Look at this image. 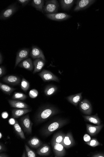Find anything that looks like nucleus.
Listing matches in <instances>:
<instances>
[{
	"label": "nucleus",
	"mask_w": 104,
	"mask_h": 157,
	"mask_svg": "<svg viewBox=\"0 0 104 157\" xmlns=\"http://www.w3.org/2000/svg\"><path fill=\"white\" fill-rule=\"evenodd\" d=\"M21 127L24 131L28 134H31L32 133V128L33 123L31 121L28 114L23 117L20 120Z\"/></svg>",
	"instance_id": "5"
},
{
	"label": "nucleus",
	"mask_w": 104,
	"mask_h": 157,
	"mask_svg": "<svg viewBox=\"0 0 104 157\" xmlns=\"http://www.w3.org/2000/svg\"><path fill=\"white\" fill-rule=\"evenodd\" d=\"M30 49L23 48L20 50L17 54L15 68L23 60L28 58Z\"/></svg>",
	"instance_id": "9"
},
{
	"label": "nucleus",
	"mask_w": 104,
	"mask_h": 157,
	"mask_svg": "<svg viewBox=\"0 0 104 157\" xmlns=\"http://www.w3.org/2000/svg\"><path fill=\"white\" fill-rule=\"evenodd\" d=\"M53 151L56 157H63L66 154V151L64 146L60 143L51 142Z\"/></svg>",
	"instance_id": "8"
},
{
	"label": "nucleus",
	"mask_w": 104,
	"mask_h": 157,
	"mask_svg": "<svg viewBox=\"0 0 104 157\" xmlns=\"http://www.w3.org/2000/svg\"><path fill=\"white\" fill-rule=\"evenodd\" d=\"M59 4L57 1L51 0L47 1L44 6L43 13L46 14H54L57 12Z\"/></svg>",
	"instance_id": "3"
},
{
	"label": "nucleus",
	"mask_w": 104,
	"mask_h": 157,
	"mask_svg": "<svg viewBox=\"0 0 104 157\" xmlns=\"http://www.w3.org/2000/svg\"><path fill=\"white\" fill-rule=\"evenodd\" d=\"M38 95V91L35 89L31 90L29 92V97L32 99H35L37 98Z\"/></svg>",
	"instance_id": "34"
},
{
	"label": "nucleus",
	"mask_w": 104,
	"mask_h": 157,
	"mask_svg": "<svg viewBox=\"0 0 104 157\" xmlns=\"http://www.w3.org/2000/svg\"><path fill=\"white\" fill-rule=\"evenodd\" d=\"M0 89L4 92L10 95L16 89L13 88L1 82L0 83Z\"/></svg>",
	"instance_id": "28"
},
{
	"label": "nucleus",
	"mask_w": 104,
	"mask_h": 157,
	"mask_svg": "<svg viewBox=\"0 0 104 157\" xmlns=\"http://www.w3.org/2000/svg\"><path fill=\"white\" fill-rule=\"evenodd\" d=\"M27 157H36L37 155L33 150L30 149L27 144L25 145Z\"/></svg>",
	"instance_id": "32"
},
{
	"label": "nucleus",
	"mask_w": 104,
	"mask_h": 157,
	"mask_svg": "<svg viewBox=\"0 0 104 157\" xmlns=\"http://www.w3.org/2000/svg\"><path fill=\"white\" fill-rule=\"evenodd\" d=\"M17 1L24 7L27 5L31 1L30 0H18Z\"/></svg>",
	"instance_id": "35"
},
{
	"label": "nucleus",
	"mask_w": 104,
	"mask_h": 157,
	"mask_svg": "<svg viewBox=\"0 0 104 157\" xmlns=\"http://www.w3.org/2000/svg\"><path fill=\"white\" fill-rule=\"evenodd\" d=\"M18 66L30 71H32L34 69L33 62L31 58L25 59L21 62Z\"/></svg>",
	"instance_id": "15"
},
{
	"label": "nucleus",
	"mask_w": 104,
	"mask_h": 157,
	"mask_svg": "<svg viewBox=\"0 0 104 157\" xmlns=\"http://www.w3.org/2000/svg\"><path fill=\"white\" fill-rule=\"evenodd\" d=\"M62 144L66 148H70L75 144V141L71 133L69 132L66 134Z\"/></svg>",
	"instance_id": "13"
},
{
	"label": "nucleus",
	"mask_w": 104,
	"mask_h": 157,
	"mask_svg": "<svg viewBox=\"0 0 104 157\" xmlns=\"http://www.w3.org/2000/svg\"><path fill=\"white\" fill-rule=\"evenodd\" d=\"M83 139L86 142H88L91 140V138L90 136L87 134H85L83 137Z\"/></svg>",
	"instance_id": "37"
},
{
	"label": "nucleus",
	"mask_w": 104,
	"mask_h": 157,
	"mask_svg": "<svg viewBox=\"0 0 104 157\" xmlns=\"http://www.w3.org/2000/svg\"><path fill=\"white\" fill-rule=\"evenodd\" d=\"M8 114L6 111L3 112L2 114V117L4 119H6L8 118Z\"/></svg>",
	"instance_id": "39"
},
{
	"label": "nucleus",
	"mask_w": 104,
	"mask_h": 157,
	"mask_svg": "<svg viewBox=\"0 0 104 157\" xmlns=\"http://www.w3.org/2000/svg\"><path fill=\"white\" fill-rule=\"evenodd\" d=\"M30 56L33 59L41 58L46 61L45 58L43 51L36 46L32 47V50L30 52Z\"/></svg>",
	"instance_id": "12"
},
{
	"label": "nucleus",
	"mask_w": 104,
	"mask_h": 157,
	"mask_svg": "<svg viewBox=\"0 0 104 157\" xmlns=\"http://www.w3.org/2000/svg\"><path fill=\"white\" fill-rule=\"evenodd\" d=\"M46 61L41 58L35 59L33 61V64L34 66V69L33 74L40 72L44 66Z\"/></svg>",
	"instance_id": "19"
},
{
	"label": "nucleus",
	"mask_w": 104,
	"mask_h": 157,
	"mask_svg": "<svg viewBox=\"0 0 104 157\" xmlns=\"http://www.w3.org/2000/svg\"><path fill=\"white\" fill-rule=\"evenodd\" d=\"M59 112L58 109L54 106H47L41 108L36 115V122L37 123H42Z\"/></svg>",
	"instance_id": "1"
},
{
	"label": "nucleus",
	"mask_w": 104,
	"mask_h": 157,
	"mask_svg": "<svg viewBox=\"0 0 104 157\" xmlns=\"http://www.w3.org/2000/svg\"><path fill=\"white\" fill-rule=\"evenodd\" d=\"M79 107L81 111L85 114L90 115L92 113L91 104L89 101L86 99L83 100L80 102Z\"/></svg>",
	"instance_id": "10"
},
{
	"label": "nucleus",
	"mask_w": 104,
	"mask_h": 157,
	"mask_svg": "<svg viewBox=\"0 0 104 157\" xmlns=\"http://www.w3.org/2000/svg\"><path fill=\"white\" fill-rule=\"evenodd\" d=\"M0 58H1V59H0V64H2V63L3 62V57L1 53V54H0Z\"/></svg>",
	"instance_id": "43"
},
{
	"label": "nucleus",
	"mask_w": 104,
	"mask_h": 157,
	"mask_svg": "<svg viewBox=\"0 0 104 157\" xmlns=\"http://www.w3.org/2000/svg\"><path fill=\"white\" fill-rule=\"evenodd\" d=\"M3 80V81L8 84L15 85H18L20 83V78L15 75H8L4 77Z\"/></svg>",
	"instance_id": "18"
},
{
	"label": "nucleus",
	"mask_w": 104,
	"mask_h": 157,
	"mask_svg": "<svg viewBox=\"0 0 104 157\" xmlns=\"http://www.w3.org/2000/svg\"><path fill=\"white\" fill-rule=\"evenodd\" d=\"M5 73V69L3 66L0 67V77H2Z\"/></svg>",
	"instance_id": "36"
},
{
	"label": "nucleus",
	"mask_w": 104,
	"mask_h": 157,
	"mask_svg": "<svg viewBox=\"0 0 104 157\" xmlns=\"http://www.w3.org/2000/svg\"><path fill=\"white\" fill-rule=\"evenodd\" d=\"M16 120L14 118H11L8 121L9 124L11 125H14L15 123Z\"/></svg>",
	"instance_id": "40"
},
{
	"label": "nucleus",
	"mask_w": 104,
	"mask_h": 157,
	"mask_svg": "<svg viewBox=\"0 0 104 157\" xmlns=\"http://www.w3.org/2000/svg\"><path fill=\"white\" fill-rule=\"evenodd\" d=\"M44 2V0H33L32 1L31 5L38 11L43 13Z\"/></svg>",
	"instance_id": "22"
},
{
	"label": "nucleus",
	"mask_w": 104,
	"mask_h": 157,
	"mask_svg": "<svg viewBox=\"0 0 104 157\" xmlns=\"http://www.w3.org/2000/svg\"><path fill=\"white\" fill-rule=\"evenodd\" d=\"M18 7L15 4H12L1 12L0 19L6 20L9 19L17 11Z\"/></svg>",
	"instance_id": "4"
},
{
	"label": "nucleus",
	"mask_w": 104,
	"mask_h": 157,
	"mask_svg": "<svg viewBox=\"0 0 104 157\" xmlns=\"http://www.w3.org/2000/svg\"><path fill=\"white\" fill-rule=\"evenodd\" d=\"M82 92H81L75 95L69 96L67 97V99L69 102L74 106H77L82 99Z\"/></svg>",
	"instance_id": "20"
},
{
	"label": "nucleus",
	"mask_w": 104,
	"mask_h": 157,
	"mask_svg": "<svg viewBox=\"0 0 104 157\" xmlns=\"http://www.w3.org/2000/svg\"><path fill=\"white\" fill-rule=\"evenodd\" d=\"M92 157H104V153H99L93 155Z\"/></svg>",
	"instance_id": "41"
},
{
	"label": "nucleus",
	"mask_w": 104,
	"mask_h": 157,
	"mask_svg": "<svg viewBox=\"0 0 104 157\" xmlns=\"http://www.w3.org/2000/svg\"><path fill=\"white\" fill-rule=\"evenodd\" d=\"M8 102L10 106L13 108L19 109H29V106L24 102L18 100H9Z\"/></svg>",
	"instance_id": "14"
},
{
	"label": "nucleus",
	"mask_w": 104,
	"mask_h": 157,
	"mask_svg": "<svg viewBox=\"0 0 104 157\" xmlns=\"http://www.w3.org/2000/svg\"><path fill=\"white\" fill-rule=\"evenodd\" d=\"M13 127L15 132L19 137L23 139H26L24 133L17 121L16 120Z\"/></svg>",
	"instance_id": "27"
},
{
	"label": "nucleus",
	"mask_w": 104,
	"mask_h": 157,
	"mask_svg": "<svg viewBox=\"0 0 104 157\" xmlns=\"http://www.w3.org/2000/svg\"><path fill=\"white\" fill-rule=\"evenodd\" d=\"M0 157H7L8 156L5 153H2L0 154Z\"/></svg>",
	"instance_id": "42"
},
{
	"label": "nucleus",
	"mask_w": 104,
	"mask_h": 157,
	"mask_svg": "<svg viewBox=\"0 0 104 157\" xmlns=\"http://www.w3.org/2000/svg\"><path fill=\"white\" fill-rule=\"evenodd\" d=\"M31 111L32 110L29 109L15 108L12 110V116L15 119L24 116Z\"/></svg>",
	"instance_id": "17"
},
{
	"label": "nucleus",
	"mask_w": 104,
	"mask_h": 157,
	"mask_svg": "<svg viewBox=\"0 0 104 157\" xmlns=\"http://www.w3.org/2000/svg\"><path fill=\"white\" fill-rule=\"evenodd\" d=\"M86 129L88 133L91 136H94L99 133L103 127V125H100L98 126H94L86 124Z\"/></svg>",
	"instance_id": "16"
},
{
	"label": "nucleus",
	"mask_w": 104,
	"mask_h": 157,
	"mask_svg": "<svg viewBox=\"0 0 104 157\" xmlns=\"http://www.w3.org/2000/svg\"><path fill=\"white\" fill-rule=\"evenodd\" d=\"M46 16L50 19L58 22L62 21L68 19L71 17V16L65 13L46 14Z\"/></svg>",
	"instance_id": "11"
},
{
	"label": "nucleus",
	"mask_w": 104,
	"mask_h": 157,
	"mask_svg": "<svg viewBox=\"0 0 104 157\" xmlns=\"http://www.w3.org/2000/svg\"><path fill=\"white\" fill-rule=\"evenodd\" d=\"M75 2L74 0H61L60 1L61 7L65 10H69L73 5Z\"/></svg>",
	"instance_id": "25"
},
{
	"label": "nucleus",
	"mask_w": 104,
	"mask_h": 157,
	"mask_svg": "<svg viewBox=\"0 0 104 157\" xmlns=\"http://www.w3.org/2000/svg\"><path fill=\"white\" fill-rule=\"evenodd\" d=\"M27 98L25 94L22 92H15L12 97L13 100H24Z\"/></svg>",
	"instance_id": "30"
},
{
	"label": "nucleus",
	"mask_w": 104,
	"mask_h": 157,
	"mask_svg": "<svg viewBox=\"0 0 104 157\" xmlns=\"http://www.w3.org/2000/svg\"><path fill=\"white\" fill-rule=\"evenodd\" d=\"M38 75L44 82L54 81L59 82V78L50 71L44 70L38 74Z\"/></svg>",
	"instance_id": "6"
},
{
	"label": "nucleus",
	"mask_w": 104,
	"mask_h": 157,
	"mask_svg": "<svg viewBox=\"0 0 104 157\" xmlns=\"http://www.w3.org/2000/svg\"><path fill=\"white\" fill-rule=\"evenodd\" d=\"M83 117L85 121L96 124L98 125H100L101 121L97 113L95 115L91 116H84Z\"/></svg>",
	"instance_id": "23"
},
{
	"label": "nucleus",
	"mask_w": 104,
	"mask_h": 157,
	"mask_svg": "<svg viewBox=\"0 0 104 157\" xmlns=\"http://www.w3.org/2000/svg\"><path fill=\"white\" fill-rule=\"evenodd\" d=\"M21 87L24 91H27L30 88V84L28 82L23 78L21 84Z\"/></svg>",
	"instance_id": "31"
},
{
	"label": "nucleus",
	"mask_w": 104,
	"mask_h": 157,
	"mask_svg": "<svg viewBox=\"0 0 104 157\" xmlns=\"http://www.w3.org/2000/svg\"><path fill=\"white\" fill-rule=\"evenodd\" d=\"M28 143L31 147L34 148H37L42 145V142L40 140L35 137L31 138L28 141Z\"/></svg>",
	"instance_id": "24"
},
{
	"label": "nucleus",
	"mask_w": 104,
	"mask_h": 157,
	"mask_svg": "<svg viewBox=\"0 0 104 157\" xmlns=\"http://www.w3.org/2000/svg\"><path fill=\"white\" fill-rule=\"evenodd\" d=\"M96 1H93V0H79V1H78L74 9V11L77 12L86 9L94 3Z\"/></svg>",
	"instance_id": "7"
},
{
	"label": "nucleus",
	"mask_w": 104,
	"mask_h": 157,
	"mask_svg": "<svg viewBox=\"0 0 104 157\" xmlns=\"http://www.w3.org/2000/svg\"><path fill=\"white\" fill-rule=\"evenodd\" d=\"M22 157H27L26 151H24V153H23V154Z\"/></svg>",
	"instance_id": "44"
},
{
	"label": "nucleus",
	"mask_w": 104,
	"mask_h": 157,
	"mask_svg": "<svg viewBox=\"0 0 104 157\" xmlns=\"http://www.w3.org/2000/svg\"><path fill=\"white\" fill-rule=\"evenodd\" d=\"M50 146L48 145L44 144L41 146L37 150V153L41 156H47L50 153Z\"/></svg>",
	"instance_id": "21"
},
{
	"label": "nucleus",
	"mask_w": 104,
	"mask_h": 157,
	"mask_svg": "<svg viewBox=\"0 0 104 157\" xmlns=\"http://www.w3.org/2000/svg\"><path fill=\"white\" fill-rule=\"evenodd\" d=\"M6 151V149L5 145L2 143H0V153H1Z\"/></svg>",
	"instance_id": "38"
},
{
	"label": "nucleus",
	"mask_w": 104,
	"mask_h": 157,
	"mask_svg": "<svg viewBox=\"0 0 104 157\" xmlns=\"http://www.w3.org/2000/svg\"><path fill=\"white\" fill-rule=\"evenodd\" d=\"M86 144L92 147H95L101 145V144L95 138L92 139L89 141L86 142Z\"/></svg>",
	"instance_id": "33"
},
{
	"label": "nucleus",
	"mask_w": 104,
	"mask_h": 157,
	"mask_svg": "<svg viewBox=\"0 0 104 157\" xmlns=\"http://www.w3.org/2000/svg\"><path fill=\"white\" fill-rule=\"evenodd\" d=\"M58 89L57 87L54 85H49L45 88L44 92L47 96H50L53 95L57 92Z\"/></svg>",
	"instance_id": "29"
},
{
	"label": "nucleus",
	"mask_w": 104,
	"mask_h": 157,
	"mask_svg": "<svg viewBox=\"0 0 104 157\" xmlns=\"http://www.w3.org/2000/svg\"><path fill=\"white\" fill-rule=\"evenodd\" d=\"M3 137L2 134L1 132H0V139H1Z\"/></svg>",
	"instance_id": "45"
},
{
	"label": "nucleus",
	"mask_w": 104,
	"mask_h": 157,
	"mask_svg": "<svg viewBox=\"0 0 104 157\" xmlns=\"http://www.w3.org/2000/svg\"><path fill=\"white\" fill-rule=\"evenodd\" d=\"M68 122V120L65 119H59L52 122L43 129L42 134L47 137L56 130L64 126Z\"/></svg>",
	"instance_id": "2"
},
{
	"label": "nucleus",
	"mask_w": 104,
	"mask_h": 157,
	"mask_svg": "<svg viewBox=\"0 0 104 157\" xmlns=\"http://www.w3.org/2000/svg\"><path fill=\"white\" fill-rule=\"evenodd\" d=\"M65 135V134L61 132L57 133L54 135L51 142L62 144L63 142Z\"/></svg>",
	"instance_id": "26"
}]
</instances>
